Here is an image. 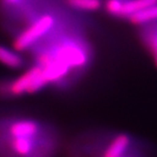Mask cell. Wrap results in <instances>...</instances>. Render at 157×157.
<instances>
[{
    "mask_svg": "<svg viewBox=\"0 0 157 157\" xmlns=\"http://www.w3.org/2000/svg\"><path fill=\"white\" fill-rule=\"evenodd\" d=\"M48 86L67 91L80 82L93 62L90 46L77 36H62L33 52Z\"/></svg>",
    "mask_w": 157,
    "mask_h": 157,
    "instance_id": "6da1fadb",
    "label": "cell"
},
{
    "mask_svg": "<svg viewBox=\"0 0 157 157\" xmlns=\"http://www.w3.org/2000/svg\"><path fill=\"white\" fill-rule=\"evenodd\" d=\"M60 134L50 123L25 116L0 117V157H55Z\"/></svg>",
    "mask_w": 157,
    "mask_h": 157,
    "instance_id": "7a4b0ae2",
    "label": "cell"
},
{
    "mask_svg": "<svg viewBox=\"0 0 157 157\" xmlns=\"http://www.w3.org/2000/svg\"><path fill=\"white\" fill-rule=\"evenodd\" d=\"M48 87L42 68L33 63L16 78H0V98H14L38 93Z\"/></svg>",
    "mask_w": 157,
    "mask_h": 157,
    "instance_id": "3957f363",
    "label": "cell"
},
{
    "mask_svg": "<svg viewBox=\"0 0 157 157\" xmlns=\"http://www.w3.org/2000/svg\"><path fill=\"white\" fill-rule=\"evenodd\" d=\"M55 18L50 14L42 15L37 20L21 31L13 41V48L18 52L27 51L35 47L36 44L54 29Z\"/></svg>",
    "mask_w": 157,
    "mask_h": 157,
    "instance_id": "277c9868",
    "label": "cell"
},
{
    "mask_svg": "<svg viewBox=\"0 0 157 157\" xmlns=\"http://www.w3.org/2000/svg\"><path fill=\"white\" fill-rule=\"evenodd\" d=\"M139 143L126 132L108 136L99 157H125Z\"/></svg>",
    "mask_w": 157,
    "mask_h": 157,
    "instance_id": "5b68a950",
    "label": "cell"
},
{
    "mask_svg": "<svg viewBox=\"0 0 157 157\" xmlns=\"http://www.w3.org/2000/svg\"><path fill=\"white\" fill-rule=\"evenodd\" d=\"M141 39L157 67V22L146 25L141 32Z\"/></svg>",
    "mask_w": 157,
    "mask_h": 157,
    "instance_id": "8992f818",
    "label": "cell"
},
{
    "mask_svg": "<svg viewBox=\"0 0 157 157\" xmlns=\"http://www.w3.org/2000/svg\"><path fill=\"white\" fill-rule=\"evenodd\" d=\"M0 63L13 69L23 68L26 64L25 59L15 49H10L0 44Z\"/></svg>",
    "mask_w": 157,
    "mask_h": 157,
    "instance_id": "52a82bcc",
    "label": "cell"
},
{
    "mask_svg": "<svg viewBox=\"0 0 157 157\" xmlns=\"http://www.w3.org/2000/svg\"><path fill=\"white\" fill-rule=\"evenodd\" d=\"M131 23L136 26H146L157 22V4L148 7L132 14L129 17Z\"/></svg>",
    "mask_w": 157,
    "mask_h": 157,
    "instance_id": "ba28073f",
    "label": "cell"
},
{
    "mask_svg": "<svg viewBox=\"0 0 157 157\" xmlns=\"http://www.w3.org/2000/svg\"><path fill=\"white\" fill-rule=\"evenodd\" d=\"M157 4V0H123L119 17L129 18L141 10Z\"/></svg>",
    "mask_w": 157,
    "mask_h": 157,
    "instance_id": "9c48e42d",
    "label": "cell"
},
{
    "mask_svg": "<svg viewBox=\"0 0 157 157\" xmlns=\"http://www.w3.org/2000/svg\"><path fill=\"white\" fill-rule=\"evenodd\" d=\"M67 5L83 12H96L101 7V0H65Z\"/></svg>",
    "mask_w": 157,
    "mask_h": 157,
    "instance_id": "30bf717a",
    "label": "cell"
},
{
    "mask_svg": "<svg viewBox=\"0 0 157 157\" xmlns=\"http://www.w3.org/2000/svg\"><path fill=\"white\" fill-rule=\"evenodd\" d=\"M122 3H123V0H107L105 3L106 12L113 16L119 17Z\"/></svg>",
    "mask_w": 157,
    "mask_h": 157,
    "instance_id": "8fae6325",
    "label": "cell"
},
{
    "mask_svg": "<svg viewBox=\"0 0 157 157\" xmlns=\"http://www.w3.org/2000/svg\"><path fill=\"white\" fill-rule=\"evenodd\" d=\"M125 157H145V154L143 152V148L141 144L139 143L136 148H134L128 155H126Z\"/></svg>",
    "mask_w": 157,
    "mask_h": 157,
    "instance_id": "7c38bea8",
    "label": "cell"
},
{
    "mask_svg": "<svg viewBox=\"0 0 157 157\" xmlns=\"http://www.w3.org/2000/svg\"><path fill=\"white\" fill-rule=\"evenodd\" d=\"M6 1H8L10 3H16V2L19 1V0H6Z\"/></svg>",
    "mask_w": 157,
    "mask_h": 157,
    "instance_id": "4fadbf2b",
    "label": "cell"
}]
</instances>
